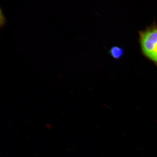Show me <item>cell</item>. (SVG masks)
<instances>
[{
	"label": "cell",
	"instance_id": "4",
	"mask_svg": "<svg viewBox=\"0 0 157 157\" xmlns=\"http://www.w3.org/2000/svg\"><path fill=\"white\" fill-rule=\"evenodd\" d=\"M46 126L47 128L49 129V130H51L52 128V125L50 123H46Z\"/></svg>",
	"mask_w": 157,
	"mask_h": 157
},
{
	"label": "cell",
	"instance_id": "3",
	"mask_svg": "<svg viewBox=\"0 0 157 157\" xmlns=\"http://www.w3.org/2000/svg\"><path fill=\"white\" fill-rule=\"evenodd\" d=\"M6 22V19L3 14V13L2 12V11H1V26H3L4 25Z\"/></svg>",
	"mask_w": 157,
	"mask_h": 157
},
{
	"label": "cell",
	"instance_id": "1",
	"mask_svg": "<svg viewBox=\"0 0 157 157\" xmlns=\"http://www.w3.org/2000/svg\"><path fill=\"white\" fill-rule=\"evenodd\" d=\"M140 39L143 53L157 63V28L153 27L140 32Z\"/></svg>",
	"mask_w": 157,
	"mask_h": 157
},
{
	"label": "cell",
	"instance_id": "2",
	"mask_svg": "<svg viewBox=\"0 0 157 157\" xmlns=\"http://www.w3.org/2000/svg\"><path fill=\"white\" fill-rule=\"evenodd\" d=\"M111 56L114 58L119 59L124 54L123 49L117 46L113 47L110 50Z\"/></svg>",
	"mask_w": 157,
	"mask_h": 157
}]
</instances>
